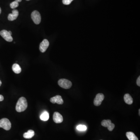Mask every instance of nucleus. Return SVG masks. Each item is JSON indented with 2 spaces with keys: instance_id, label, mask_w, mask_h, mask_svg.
I'll list each match as a JSON object with an SVG mask.
<instances>
[{
  "instance_id": "nucleus-10",
  "label": "nucleus",
  "mask_w": 140,
  "mask_h": 140,
  "mask_svg": "<svg viewBox=\"0 0 140 140\" xmlns=\"http://www.w3.org/2000/svg\"><path fill=\"white\" fill-rule=\"evenodd\" d=\"M19 15V12L16 9H13L12 13L9 14L8 19L9 21H12L16 19Z\"/></svg>"
},
{
  "instance_id": "nucleus-8",
  "label": "nucleus",
  "mask_w": 140,
  "mask_h": 140,
  "mask_svg": "<svg viewBox=\"0 0 140 140\" xmlns=\"http://www.w3.org/2000/svg\"><path fill=\"white\" fill-rule=\"evenodd\" d=\"M53 119L55 123H62L63 121V118L62 115L59 112H56L54 113L53 115Z\"/></svg>"
},
{
  "instance_id": "nucleus-16",
  "label": "nucleus",
  "mask_w": 140,
  "mask_h": 140,
  "mask_svg": "<svg viewBox=\"0 0 140 140\" xmlns=\"http://www.w3.org/2000/svg\"><path fill=\"white\" fill-rule=\"evenodd\" d=\"M111 123V121L109 119L103 120L101 122V125L102 126L107 128Z\"/></svg>"
},
{
  "instance_id": "nucleus-3",
  "label": "nucleus",
  "mask_w": 140,
  "mask_h": 140,
  "mask_svg": "<svg viewBox=\"0 0 140 140\" xmlns=\"http://www.w3.org/2000/svg\"><path fill=\"white\" fill-rule=\"evenodd\" d=\"M58 84L61 87L68 89L71 88L72 83L70 81L65 79H61L58 81Z\"/></svg>"
},
{
  "instance_id": "nucleus-23",
  "label": "nucleus",
  "mask_w": 140,
  "mask_h": 140,
  "mask_svg": "<svg viewBox=\"0 0 140 140\" xmlns=\"http://www.w3.org/2000/svg\"><path fill=\"white\" fill-rule=\"evenodd\" d=\"M16 0L18 3L19 2H21V1H22V0Z\"/></svg>"
},
{
  "instance_id": "nucleus-14",
  "label": "nucleus",
  "mask_w": 140,
  "mask_h": 140,
  "mask_svg": "<svg viewBox=\"0 0 140 140\" xmlns=\"http://www.w3.org/2000/svg\"><path fill=\"white\" fill-rule=\"evenodd\" d=\"M126 136L129 140H139L137 137L132 132H127Z\"/></svg>"
},
{
  "instance_id": "nucleus-24",
  "label": "nucleus",
  "mask_w": 140,
  "mask_h": 140,
  "mask_svg": "<svg viewBox=\"0 0 140 140\" xmlns=\"http://www.w3.org/2000/svg\"><path fill=\"white\" fill-rule=\"evenodd\" d=\"M8 32H9V33H10V34L11 35L12 32H11V31H8Z\"/></svg>"
},
{
  "instance_id": "nucleus-5",
  "label": "nucleus",
  "mask_w": 140,
  "mask_h": 140,
  "mask_svg": "<svg viewBox=\"0 0 140 140\" xmlns=\"http://www.w3.org/2000/svg\"><path fill=\"white\" fill-rule=\"evenodd\" d=\"M0 35L7 41L11 42L13 41V37L8 31L5 30H2L0 32Z\"/></svg>"
},
{
  "instance_id": "nucleus-21",
  "label": "nucleus",
  "mask_w": 140,
  "mask_h": 140,
  "mask_svg": "<svg viewBox=\"0 0 140 140\" xmlns=\"http://www.w3.org/2000/svg\"><path fill=\"white\" fill-rule=\"evenodd\" d=\"M137 85H138V86H140V76H139V77H138L137 80Z\"/></svg>"
},
{
  "instance_id": "nucleus-2",
  "label": "nucleus",
  "mask_w": 140,
  "mask_h": 140,
  "mask_svg": "<svg viewBox=\"0 0 140 140\" xmlns=\"http://www.w3.org/2000/svg\"><path fill=\"white\" fill-rule=\"evenodd\" d=\"M11 126V124L8 119L4 118L0 120V128H2L6 130H9Z\"/></svg>"
},
{
  "instance_id": "nucleus-4",
  "label": "nucleus",
  "mask_w": 140,
  "mask_h": 140,
  "mask_svg": "<svg viewBox=\"0 0 140 140\" xmlns=\"http://www.w3.org/2000/svg\"><path fill=\"white\" fill-rule=\"evenodd\" d=\"M31 18L33 22L36 25H38L41 22V16L40 13L37 11H34L31 14Z\"/></svg>"
},
{
  "instance_id": "nucleus-7",
  "label": "nucleus",
  "mask_w": 140,
  "mask_h": 140,
  "mask_svg": "<svg viewBox=\"0 0 140 140\" xmlns=\"http://www.w3.org/2000/svg\"><path fill=\"white\" fill-rule=\"evenodd\" d=\"M49 46V42L47 39H44L41 43L39 46V49L42 53H44L46 51L47 48Z\"/></svg>"
},
{
  "instance_id": "nucleus-19",
  "label": "nucleus",
  "mask_w": 140,
  "mask_h": 140,
  "mask_svg": "<svg viewBox=\"0 0 140 140\" xmlns=\"http://www.w3.org/2000/svg\"><path fill=\"white\" fill-rule=\"evenodd\" d=\"M73 0H62V2L64 4L68 5L70 4Z\"/></svg>"
},
{
  "instance_id": "nucleus-9",
  "label": "nucleus",
  "mask_w": 140,
  "mask_h": 140,
  "mask_svg": "<svg viewBox=\"0 0 140 140\" xmlns=\"http://www.w3.org/2000/svg\"><path fill=\"white\" fill-rule=\"evenodd\" d=\"M50 101L53 103H57L59 104H62L63 103V100L62 96L60 95H56L51 98Z\"/></svg>"
},
{
  "instance_id": "nucleus-25",
  "label": "nucleus",
  "mask_w": 140,
  "mask_h": 140,
  "mask_svg": "<svg viewBox=\"0 0 140 140\" xmlns=\"http://www.w3.org/2000/svg\"><path fill=\"white\" fill-rule=\"evenodd\" d=\"M1 85H2V82L0 80V86H1Z\"/></svg>"
},
{
  "instance_id": "nucleus-11",
  "label": "nucleus",
  "mask_w": 140,
  "mask_h": 140,
  "mask_svg": "<svg viewBox=\"0 0 140 140\" xmlns=\"http://www.w3.org/2000/svg\"><path fill=\"white\" fill-rule=\"evenodd\" d=\"M124 99L125 103L128 104H132L133 102V100L132 97L130 94L128 93H126L124 95Z\"/></svg>"
},
{
  "instance_id": "nucleus-18",
  "label": "nucleus",
  "mask_w": 140,
  "mask_h": 140,
  "mask_svg": "<svg viewBox=\"0 0 140 140\" xmlns=\"http://www.w3.org/2000/svg\"><path fill=\"white\" fill-rule=\"evenodd\" d=\"M10 7L12 9H15V8H16L17 7H18L19 6V3L18 2H17L16 0L13 1V2H11L10 4Z\"/></svg>"
},
{
  "instance_id": "nucleus-27",
  "label": "nucleus",
  "mask_w": 140,
  "mask_h": 140,
  "mask_svg": "<svg viewBox=\"0 0 140 140\" xmlns=\"http://www.w3.org/2000/svg\"><path fill=\"white\" fill-rule=\"evenodd\" d=\"M140 109H139V115L140 116Z\"/></svg>"
},
{
  "instance_id": "nucleus-28",
  "label": "nucleus",
  "mask_w": 140,
  "mask_h": 140,
  "mask_svg": "<svg viewBox=\"0 0 140 140\" xmlns=\"http://www.w3.org/2000/svg\"></svg>"
},
{
  "instance_id": "nucleus-12",
  "label": "nucleus",
  "mask_w": 140,
  "mask_h": 140,
  "mask_svg": "<svg viewBox=\"0 0 140 140\" xmlns=\"http://www.w3.org/2000/svg\"><path fill=\"white\" fill-rule=\"evenodd\" d=\"M35 133L33 130H29L27 132L24 133L23 137L25 139H30L34 136Z\"/></svg>"
},
{
  "instance_id": "nucleus-13",
  "label": "nucleus",
  "mask_w": 140,
  "mask_h": 140,
  "mask_svg": "<svg viewBox=\"0 0 140 140\" xmlns=\"http://www.w3.org/2000/svg\"><path fill=\"white\" fill-rule=\"evenodd\" d=\"M12 70L15 73L17 74L20 73L22 71L21 67L17 63H15L13 65Z\"/></svg>"
},
{
  "instance_id": "nucleus-22",
  "label": "nucleus",
  "mask_w": 140,
  "mask_h": 140,
  "mask_svg": "<svg viewBox=\"0 0 140 140\" xmlns=\"http://www.w3.org/2000/svg\"><path fill=\"white\" fill-rule=\"evenodd\" d=\"M4 96L2 95H0V102L3 101L4 100Z\"/></svg>"
},
{
  "instance_id": "nucleus-15",
  "label": "nucleus",
  "mask_w": 140,
  "mask_h": 140,
  "mask_svg": "<svg viewBox=\"0 0 140 140\" xmlns=\"http://www.w3.org/2000/svg\"><path fill=\"white\" fill-rule=\"evenodd\" d=\"M49 118V114L47 111H44L41 114L40 119L43 121H46L48 120Z\"/></svg>"
},
{
  "instance_id": "nucleus-17",
  "label": "nucleus",
  "mask_w": 140,
  "mask_h": 140,
  "mask_svg": "<svg viewBox=\"0 0 140 140\" xmlns=\"http://www.w3.org/2000/svg\"><path fill=\"white\" fill-rule=\"evenodd\" d=\"M77 130L80 131H85L86 130L87 127L85 125H80L77 126L76 127Z\"/></svg>"
},
{
  "instance_id": "nucleus-20",
  "label": "nucleus",
  "mask_w": 140,
  "mask_h": 140,
  "mask_svg": "<svg viewBox=\"0 0 140 140\" xmlns=\"http://www.w3.org/2000/svg\"><path fill=\"white\" fill-rule=\"evenodd\" d=\"M115 127V125L114 124H113V123H111L110 124V125H109V126H108L107 128H108V130H109L110 131H112L114 129Z\"/></svg>"
},
{
  "instance_id": "nucleus-26",
  "label": "nucleus",
  "mask_w": 140,
  "mask_h": 140,
  "mask_svg": "<svg viewBox=\"0 0 140 140\" xmlns=\"http://www.w3.org/2000/svg\"><path fill=\"white\" fill-rule=\"evenodd\" d=\"M1 8L0 7V14H1Z\"/></svg>"
},
{
  "instance_id": "nucleus-6",
  "label": "nucleus",
  "mask_w": 140,
  "mask_h": 140,
  "mask_svg": "<svg viewBox=\"0 0 140 140\" xmlns=\"http://www.w3.org/2000/svg\"><path fill=\"white\" fill-rule=\"evenodd\" d=\"M104 99V96L102 93H98L96 95L94 100V104L95 106H98L100 105L102 101Z\"/></svg>"
},
{
  "instance_id": "nucleus-1",
  "label": "nucleus",
  "mask_w": 140,
  "mask_h": 140,
  "mask_svg": "<svg viewBox=\"0 0 140 140\" xmlns=\"http://www.w3.org/2000/svg\"><path fill=\"white\" fill-rule=\"evenodd\" d=\"M27 102L26 99L24 97H22L19 99L16 106V110L18 112L24 111L27 107Z\"/></svg>"
}]
</instances>
